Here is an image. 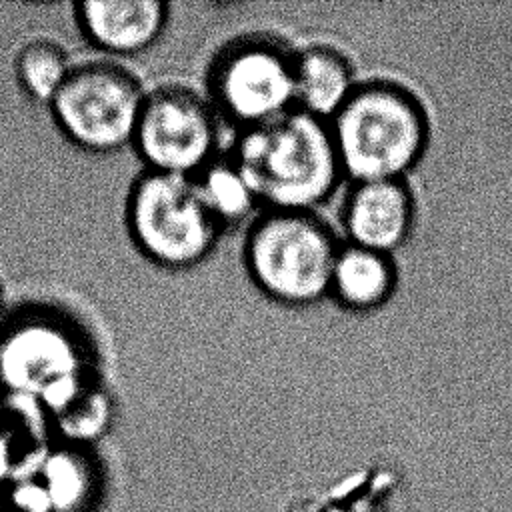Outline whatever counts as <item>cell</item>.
<instances>
[{
    "mask_svg": "<svg viewBox=\"0 0 512 512\" xmlns=\"http://www.w3.org/2000/svg\"><path fill=\"white\" fill-rule=\"evenodd\" d=\"M230 152L262 210H318L344 180L330 122L298 108L240 130Z\"/></svg>",
    "mask_w": 512,
    "mask_h": 512,
    "instance_id": "cell-1",
    "label": "cell"
},
{
    "mask_svg": "<svg viewBox=\"0 0 512 512\" xmlns=\"http://www.w3.org/2000/svg\"><path fill=\"white\" fill-rule=\"evenodd\" d=\"M344 178L406 180L430 144V116L408 86L390 78L360 80L330 120Z\"/></svg>",
    "mask_w": 512,
    "mask_h": 512,
    "instance_id": "cell-2",
    "label": "cell"
},
{
    "mask_svg": "<svg viewBox=\"0 0 512 512\" xmlns=\"http://www.w3.org/2000/svg\"><path fill=\"white\" fill-rule=\"evenodd\" d=\"M342 238L318 210H262L246 228L242 262L272 302L306 308L330 292Z\"/></svg>",
    "mask_w": 512,
    "mask_h": 512,
    "instance_id": "cell-3",
    "label": "cell"
},
{
    "mask_svg": "<svg viewBox=\"0 0 512 512\" xmlns=\"http://www.w3.org/2000/svg\"><path fill=\"white\" fill-rule=\"evenodd\" d=\"M124 220L136 250L166 270L202 264L224 236L194 178L152 170L134 178Z\"/></svg>",
    "mask_w": 512,
    "mask_h": 512,
    "instance_id": "cell-4",
    "label": "cell"
},
{
    "mask_svg": "<svg viewBox=\"0 0 512 512\" xmlns=\"http://www.w3.org/2000/svg\"><path fill=\"white\" fill-rule=\"evenodd\" d=\"M296 50L272 32H246L224 42L206 68V96L222 122L240 130L296 108Z\"/></svg>",
    "mask_w": 512,
    "mask_h": 512,
    "instance_id": "cell-5",
    "label": "cell"
},
{
    "mask_svg": "<svg viewBox=\"0 0 512 512\" xmlns=\"http://www.w3.org/2000/svg\"><path fill=\"white\" fill-rule=\"evenodd\" d=\"M146 90L138 76L114 62H84L50 100L62 134L88 152H116L132 146Z\"/></svg>",
    "mask_w": 512,
    "mask_h": 512,
    "instance_id": "cell-6",
    "label": "cell"
},
{
    "mask_svg": "<svg viewBox=\"0 0 512 512\" xmlns=\"http://www.w3.org/2000/svg\"><path fill=\"white\" fill-rule=\"evenodd\" d=\"M220 124L204 92L162 84L146 92L132 148L144 170L194 178L220 154Z\"/></svg>",
    "mask_w": 512,
    "mask_h": 512,
    "instance_id": "cell-7",
    "label": "cell"
},
{
    "mask_svg": "<svg viewBox=\"0 0 512 512\" xmlns=\"http://www.w3.org/2000/svg\"><path fill=\"white\" fill-rule=\"evenodd\" d=\"M340 220L344 242L394 256L412 236L416 198L408 180L350 182Z\"/></svg>",
    "mask_w": 512,
    "mask_h": 512,
    "instance_id": "cell-8",
    "label": "cell"
},
{
    "mask_svg": "<svg viewBox=\"0 0 512 512\" xmlns=\"http://www.w3.org/2000/svg\"><path fill=\"white\" fill-rule=\"evenodd\" d=\"M74 10L86 40L116 56L152 48L170 18V6L162 0H84Z\"/></svg>",
    "mask_w": 512,
    "mask_h": 512,
    "instance_id": "cell-9",
    "label": "cell"
},
{
    "mask_svg": "<svg viewBox=\"0 0 512 512\" xmlns=\"http://www.w3.org/2000/svg\"><path fill=\"white\" fill-rule=\"evenodd\" d=\"M396 286L398 266L394 256L342 240L328 298L348 312H372L394 296Z\"/></svg>",
    "mask_w": 512,
    "mask_h": 512,
    "instance_id": "cell-10",
    "label": "cell"
},
{
    "mask_svg": "<svg viewBox=\"0 0 512 512\" xmlns=\"http://www.w3.org/2000/svg\"><path fill=\"white\" fill-rule=\"evenodd\" d=\"M358 78L352 60L336 46L316 42L296 50V108L330 122Z\"/></svg>",
    "mask_w": 512,
    "mask_h": 512,
    "instance_id": "cell-11",
    "label": "cell"
},
{
    "mask_svg": "<svg viewBox=\"0 0 512 512\" xmlns=\"http://www.w3.org/2000/svg\"><path fill=\"white\" fill-rule=\"evenodd\" d=\"M194 182L224 234L242 224H250L262 212L258 198L232 152H220L194 176Z\"/></svg>",
    "mask_w": 512,
    "mask_h": 512,
    "instance_id": "cell-12",
    "label": "cell"
},
{
    "mask_svg": "<svg viewBox=\"0 0 512 512\" xmlns=\"http://www.w3.org/2000/svg\"><path fill=\"white\" fill-rule=\"evenodd\" d=\"M52 410L64 434L88 438L100 434L112 418V398L102 380L90 372H78L50 386Z\"/></svg>",
    "mask_w": 512,
    "mask_h": 512,
    "instance_id": "cell-13",
    "label": "cell"
},
{
    "mask_svg": "<svg viewBox=\"0 0 512 512\" xmlns=\"http://www.w3.org/2000/svg\"><path fill=\"white\" fill-rule=\"evenodd\" d=\"M70 70L72 66L64 48L46 38L26 42L14 60V72L24 92L48 104Z\"/></svg>",
    "mask_w": 512,
    "mask_h": 512,
    "instance_id": "cell-14",
    "label": "cell"
},
{
    "mask_svg": "<svg viewBox=\"0 0 512 512\" xmlns=\"http://www.w3.org/2000/svg\"><path fill=\"white\" fill-rule=\"evenodd\" d=\"M0 306H2V284H0Z\"/></svg>",
    "mask_w": 512,
    "mask_h": 512,
    "instance_id": "cell-15",
    "label": "cell"
}]
</instances>
